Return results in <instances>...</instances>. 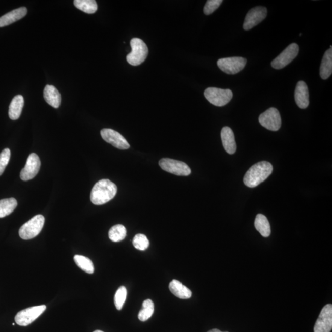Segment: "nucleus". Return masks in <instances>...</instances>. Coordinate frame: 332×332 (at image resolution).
<instances>
[{
	"label": "nucleus",
	"mask_w": 332,
	"mask_h": 332,
	"mask_svg": "<svg viewBox=\"0 0 332 332\" xmlns=\"http://www.w3.org/2000/svg\"><path fill=\"white\" fill-rule=\"evenodd\" d=\"M161 168L165 171L178 176H188L191 169L187 164L182 161L169 158L161 159L159 162Z\"/></svg>",
	"instance_id": "nucleus-9"
},
{
	"label": "nucleus",
	"mask_w": 332,
	"mask_h": 332,
	"mask_svg": "<svg viewBox=\"0 0 332 332\" xmlns=\"http://www.w3.org/2000/svg\"><path fill=\"white\" fill-rule=\"evenodd\" d=\"M44 98L49 105L55 108L60 107L61 103V96L57 88L51 85H46L44 89Z\"/></svg>",
	"instance_id": "nucleus-18"
},
{
	"label": "nucleus",
	"mask_w": 332,
	"mask_h": 332,
	"mask_svg": "<svg viewBox=\"0 0 332 332\" xmlns=\"http://www.w3.org/2000/svg\"><path fill=\"white\" fill-rule=\"evenodd\" d=\"M221 139L225 151L233 155L236 151L237 146L233 130L228 126L223 127L221 131Z\"/></svg>",
	"instance_id": "nucleus-16"
},
{
	"label": "nucleus",
	"mask_w": 332,
	"mask_h": 332,
	"mask_svg": "<svg viewBox=\"0 0 332 332\" xmlns=\"http://www.w3.org/2000/svg\"><path fill=\"white\" fill-rule=\"evenodd\" d=\"M295 100L296 104L301 109H305L310 104L309 91L306 83L299 81L296 84L295 90Z\"/></svg>",
	"instance_id": "nucleus-15"
},
{
	"label": "nucleus",
	"mask_w": 332,
	"mask_h": 332,
	"mask_svg": "<svg viewBox=\"0 0 332 332\" xmlns=\"http://www.w3.org/2000/svg\"><path fill=\"white\" fill-rule=\"evenodd\" d=\"M204 96L210 104L217 107H223L231 101L233 94L230 89L208 87L204 91Z\"/></svg>",
	"instance_id": "nucleus-5"
},
{
	"label": "nucleus",
	"mask_w": 332,
	"mask_h": 332,
	"mask_svg": "<svg viewBox=\"0 0 332 332\" xmlns=\"http://www.w3.org/2000/svg\"><path fill=\"white\" fill-rule=\"evenodd\" d=\"M255 227L263 237H269L271 234L269 222L266 217L263 214H259L256 216L255 220Z\"/></svg>",
	"instance_id": "nucleus-22"
},
{
	"label": "nucleus",
	"mask_w": 332,
	"mask_h": 332,
	"mask_svg": "<svg viewBox=\"0 0 332 332\" xmlns=\"http://www.w3.org/2000/svg\"><path fill=\"white\" fill-rule=\"evenodd\" d=\"M24 99L21 95H17L12 100L10 108H9V116L12 120H17L19 118L22 113Z\"/></svg>",
	"instance_id": "nucleus-20"
},
{
	"label": "nucleus",
	"mask_w": 332,
	"mask_h": 332,
	"mask_svg": "<svg viewBox=\"0 0 332 332\" xmlns=\"http://www.w3.org/2000/svg\"><path fill=\"white\" fill-rule=\"evenodd\" d=\"M102 139L110 143L114 147L120 149H127L130 147L128 141L118 132L111 129H103L101 131Z\"/></svg>",
	"instance_id": "nucleus-12"
},
{
	"label": "nucleus",
	"mask_w": 332,
	"mask_h": 332,
	"mask_svg": "<svg viewBox=\"0 0 332 332\" xmlns=\"http://www.w3.org/2000/svg\"><path fill=\"white\" fill-rule=\"evenodd\" d=\"M127 231L126 228L122 225H116L111 227L108 236L110 239L113 242H122L126 236Z\"/></svg>",
	"instance_id": "nucleus-27"
},
{
	"label": "nucleus",
	"mask_w": 332,
	"mask_h": 332,
	"mask_svg": "<svg viewBox=\"0 0 332 332\" xmlns=\"http://www.w3.org/2000/svg\"><path fill=\"white\" fill-rule=\"evenodd\" d=\"M75 7L87 14H94L98 11V4L95 0H75Z\"/></svg>",
	"instance_id": "nucleus-24"
},
{
	"label": "nucleus",
	"mask_w": 332,
	"mask_h": 332,
	"mask_svg": "<svg viewBox=\"0 0 332 332\" xmlns=\"http://www.w3.org/2000/svg\"><path fill=\"white\" fill-rule=\"evenodd\" d=\"M11 158V151L9 148H5L0 154V175L4 172Z\"/></svg>",
	"instance_id": "nucleus-30"
},
{
	"label": "nucleus",
	"mask_w": 332,
	"mask_h": 332,
	"mask_svg": "<svg viewBox=\"0 0 332 332\" xmlns=\"http://www.w3.org/2000/svg\"><path fill=\"white\" fill-rule=\"evenodd\" d=\"M267 12V9L263 7H257L251 9L245 17L243 23L244 30H251L254 26L259 24L266 18Z\"/></svg>",
	"instance_id": "nucleus-11"
},
{
	"label": "nucleus",
	"mask_w": 332,
	"mask_h": 332,
	"mask_svg": "<svg viewBox=\"0 0 332 332\" xmlns=\"http://www.w3.org/2000/svg\"><path fill=\"white\" fill-rule=\"evenodd\" d=\"M259 123L263 127L272 131H277L281 128V117L280 111L275 108H270L261 114Z\"/></svg>",
	"instance_id": "nucleus-10"
},
{
	"label": "nucleus",
	"mask_w": 332,
	"mask_h": 332,
	"mask_svg": "<svg viewBox=\"0 0 332 332\" xmlns=\"http://www.w3.org/2000/svg\"><path fill=\"white\" fill-rule=\"evenodd\" d=\"M117 187L108 179H102L97 182L90 193V201L95 205H103L114 198L117 193Z\"/></svg>",
	"instance_id": "nucleus-1"
},
{
	"label": "nucleus",
	"mask_w": 332,
	"mask_h": 332,
	"mask_svg": "<svg viewBox=\"0 0 332 332\" xmlns=\"http://www.w3.org/2000/svg\"><path fill=\"white\" fill-rule=\"evenodd\" d=\"M27 14V9L25 7H20L10 12L4 16L0 17V27H4L12 24L17 20L24 17Z\"/></svg>",
	"instance_id": "nucleus-17"
},
{
	"label": "nucleus",
	"mask_w": 332,
	"mask_h": 332,
	"mask_svg": "<svg viewBox=\"0 0 332 332\" xmlns=\"http://www.w3.org/2000/svg\"><path fill=\"white\" fill-rule=\"evenodd\" d=\"M132 244L135 248L140 251H145L148 248L149 245L147 237L142 234H136L132 240Z\"/></svg>",
	"instance_id": "nucleus-29"
},
{
	"label": "nucleus",
	"mask_w": 332,
	"mask_h": 332,
	"mask_svg": "<svg viewBox=\"0 0 332 332\" xmlns=\"http://www.w3.org/2000/svg\"><path fill=\"white\" fill-rule=\"evenodd\" d=\"M332 329V305L328 304L322 308L315 325L314 332H330Z\"/></svg>",
	"instance_id": "nucleus-13"
},
{
	"label": "nucleus",
	"mask_w": 332,
	"mask_h": 332,
	"mask_svg": "<svg viewBox=\"0 0 332 332\" xmlns=\"http://www.w3.org/2000/svg\"><path fill=\"white\" fill-rule=\"evenodd\" d=\"M332 73V48L325 52L323 57L321 67H320V76L323 79H327Z\"/></svg>",
	"instance_id": "nucleus-21"
},
{
	"label": "nucleus",
	"mask_w": 332,
	"mask_h": 332,
	"mask_svg": "<svg viewBox=\"0 0 332 332\" xmlns=\"http://www.w3.org/2000/svg\"><path fill=\"white\" fill-rule=\"evenodd\" d=\"M169 290L175 296L180 299L192 297V292L189 288L184 286L180 281L174 280L169 284Z\"/></svg>",
	"instance_id": "nucleus-19"
},
{
	"label": "nucleus",
	"mask_w": 332,
	"mask_h": 332,
	"mask_svg": "<svg viewBox=\"0 0 332 332\" xmlns=\"http://www.w3.org/2000/svg\"><path fill=\"white\" fill-rule=\"evenodd\" d=\"M130 44L132 51L126 56V60L132 66H139L148 56V47L143 40L138 38H132Z\"/></svg>",
	"instance_id": "nucleus-3"
},
{
	"label": "nucleus",
	"mask_w": 332,
	"mask_h": 332,
	"mask_svg": "<svg viewBox=\"0 0 332 332\" xmlns=\"http://www.w3.org/2000/svg\"><path fill=\"white\" fill-rule=\"evenodd\" d=\"M127 296V290L125 286H122L117 290L114 295V305L117 310H121L126 301Z\"/></svg>",
	"instance_id": "nucleus-28"
},
{
	"label": "nucleus",
	"mask_w": 332,
	"mask_h": 332,
	"mask_svg": "<svg viewBox=\"0 0 332 332\" xmlns=\"http://www.w3.org/2000/svg\"><path fill=\"white\" fill-rule=\"evenodd\" d=\"M272 164L267 161H261L252 166L244 177L245 185L249 188H254L259 185L272 174Z\"/></svg>",
	"instance_id": "nucleus-2"
},
{
	"label": "nucleus",
	"mask_w": 332,
	"mask_h": 332,
	"mask_svg": "<svg viewBox=\"0 0 332 332\" xmlns=\"http://www.w3.org/2000/svg\"><path fill=\"white\" fill-rule=\"evenodd\" d=\"M155 305L152 299H146L143 302L142 309L140 311L138 314V318L140 321L145 322L147 321L152 316L154 313Z\"/></svg>",
	"instance_id": "nucleus-25"
},
{
	"label": "nucleus",
	"mask_w": 332,
	"mask_h": 332,
	"mask_svg": "<svg viewBox=\"0 0 332 332\" xmlns=\"http://www.w3.org/2000/svg\"><path fill=\"white\" fill-rule=\"evenodd\" d=\"M94 332H104V331H102L101 330H96V331H95Z\"/></svg>",
	"instance_id": "nucleus-33"
},
{
	"label": "nucleus",
	"mask_w": 332,
	"mask_h": 332,
	"mask_svg": "<svg viewBox=\"0 0 332 332\" xmlns=\"http://www.w3.org/2000/svg\"><path fill=\"white\" fill-rule=\"evenodd\" d=\"M208 332H228V331H221L218 330V329L214 328V329H213V330L208 331Z\"/></svg>",
	"instance_id": "nucleus-32"
},
{
	"label": "nucleus",
	"mask_w": 332,
	"mask_h": 332,
	"mask_svg": "<svg viewBox=\"0 0 332 332\" xmlns=\"http://www.w3.org/2000/svg\"><path fill=\"white\" fill-rule=\"evenodd\" d=\"M73 259H74L76 265L88 274H93L95 272L93 263L89 258L83 256V255H76Z\"/></svg>",
	"instance_id": "nucleus-26"
},
{
	"label": "nucleus",
	"mask_w": 332,
	"mask_h": 332,
	"mask_svg": "<svg viewBox=\"0 0 332 332\" xmlns=\"http://www.w3.org/2000/svg\"><path fill=\"white\" fill-rule=\"evenodd\" d=\"M46 309V305L26 308L19 311L15 316V322L20 326H27L35 321Z\"/></svg>",
	"instance_id": "nucleus-7"
},
{
	"label": "nucleus",
	"mask_w": 332,
	"mask_h": 332,
	"mask_svg": "<svg viewBox=\"0 0 332 332\" xmlns=\"http://www.w3.org/2000/svg\"><path fill=\"white\" fill-rule=\"evenodd\" d=\"M17 206L15 198H11L0 200V218L10 215Z\"/></svg>",
	"instance_id": "nucleus-23"
},
{
	"label": "nucleus",
	"mask_w": 332,
	"mask_h": 332,
	"mask_svg": "<svg viewBox=\"0 0 332 332\" xmlns=\"http://www.w3.org/2000/svg\"><path fill=\"white\" fill-rule=\"evenodd\" d=\"M222 0H208L204 8L205 15L213 14L222 4Z\"/></svg>",
	"instance_id": "nucleus-31"
},
{
	"label": "nucleus",
	"mask_w": 332,
	"mask_h": 332,
	"mask_svg": "<svg viewBox=\"0 0 332 332\" xmlns=\"http://www.w3.org/2000/svg\"><path fill=\"white\" fill-rule=\"evenodd\" d=\"M41 166L40 158L35 154L29 156L24 168L20 172V177L23 181H28L34 178L39 172Z\"/></svg>",
	"instance_id": "nucleus-14"
},
{
	"label": "nucleus",
	"mask_w": 332,
	"mask_h": 332,
	"mask_svg": "<svg viewBox=\"0 0 332 332\" xmlns=\"http://www.w3.org/2000/svg\"><path fill=\"white\" fill-rule=\"evenodd\" d=\"M299 52L297 44H291L286 49L272 61L271 66L275 69H282L295 59Z\"/></svg>",
	"instance_id": "nucleus-8"
},
{
	"label": "nucleus",
	"mask_w": 332,
	"mask_h": 332,
	"mask_svg": "<svg viewBox=\"0 0 332 332\" xmlns=\"http://www.w3.org/2000/svg\"><path fill=\"white\" fill-rule=\"evenodd\" d=\"M247 63L245 58L233 57L220 58L217 66L222 72L229 75H235L242 71Z\"/></svg>",
	"instance_id": "nucleus-6"
},
{
	"label": "nucleus",
	"mask_w": 332,
	"mask_h": 332,
	"mask_svg": "<svg viewBox=\"0 0 332 332\" xmlns=\"http://www.w3.org/2000/svg\"><path fill=\"white\" fill-rule=\"evenodd\" d=\"M45 219L42 215H37L20 227L19 234L22 239L29 240L38 236L42 231Z\"/></svg>",
	"instance_id": "nucleus-4"
}]
</instances>
